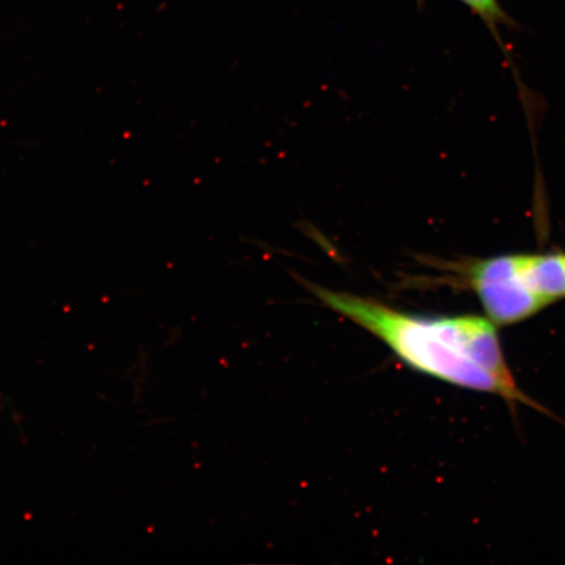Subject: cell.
Segmentation results:
<instances>
[{
    "label": "cell",
    "mask_w": 565,
    "mask_h": 565,
    "mask_svg": "<svg viewBox=\"0 0 565 565\" xmlns=\"http://www.w3.org/2000/svg\"><path fill=\"white\" fill-rule=\"evenodd\" d=\"M462 2L468 4L492 28L505 21L504 12L501 11L498 0H462Z\"/></svg>",
    "instance_id": "4"
},
{
    "label": "cell",
    "mask_w": 565,
    "mask_h": 565,
    "mask_svg": "<svg viewBox=\"0 0 565 565\" xmlns=\"http://www.w3.org/2000/svg\"><path fill=\"white\" fill-rule=\"evenodd\" d=\"M520 267L530 291L546 307L565 299V253L520 254Z\"/></svg>",
    "instance_id": "3"
},
{
    "label": "cell",
    "mask_w": 565,
    "mask_h": 565,
    "mask_svg": "<svg viewBox=\"0 0 565 565\" xmlns=\"http://www.w3.org/2000/svg\"><path fill=\"white\" fill-rule=\"evenodd\" d=\"M463 285L478 296L487 318L494 324H513L545 309L530 291L520 268V254H503L457 265Z\"/></svg>",
    "instance_id": "2"
},
{
    "label": "cell",
    "mask_w": 565,
    "mask_h": 565,
    "mask_svg": "<svg viewBox=\"0 0 565 565\" xmlns=\"http://www.w3.org/2000/svg\"><path fill=\"white\" fill-rule=\"evenodd\" d=\"M308 287L323 306L381 339L409 369L450 385L499 395L513 405L541 408L515 384L489 318L412 315L377 300Z\"/></svg>",
    "instance_id": "1"
}]
</instances>
